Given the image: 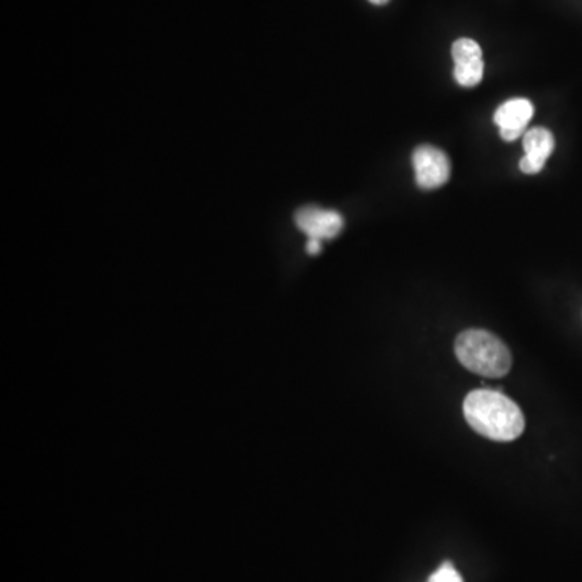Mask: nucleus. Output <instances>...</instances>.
I'll list each match as a JSON object with an SVG mask.
<instances>
[{
    "label": "nucleus",
    "instance_id": "1",
    "mask_svg": "<svg viewBox=\"0 0 582 582\" xmlns=\"http://www.w3.org/2000/svg\"><path fill=\"white\" fill-rule=\"evenodd\" d=\"M463 411L471 429L494 442L516 440L526 426L523 411L515 401L490 388L469 393Z\"/></svg>",
    "mask_w": 582,
    "mask_h": 582
},
{
    "label": "nucleus",
    "instance_id": "2",
    "mask_svg": "<svg viewBox=\"0 0 582 582\" xmlns=\"http://www.w3.org/2000/svg\"><path fill=\"white\" fill-rule=\"evenodd\" d=\"M455 353L458 361L468 371L490 379L507 376L513 364L508 346L487 330L471 329L461 332L456 337Z\"/></svg>",
    "mask_w": 582,
    "mask_h": 582
},
{
    "label": "nucleus",
    "instance_id": "3",
    "mask_svg": "<svg viewBox=\"0 0 582 582\" xmlns=\"http://www.w3.org/2000/svg\"><path fill=\"white\" fill-rule=\"evenodd\" d=\"M413 167L416 183L422 190H437L448 182L452 173L447 154L431 144L414 149Z\"/></svg>",
    "mask_w": 582,
    "mask_h": 582
},
{
    "label": "nucleus",
    "instance_id": "4",
    "mask_svg": "<svg viewBox=\"0 0 582 582\" xmlns=\"http://www.w3.org/2000/svg\"><path fill=\"white\" fill-rule=\"evenodd\" d=\"M296 227L308 238L332 240L343 230L345 220L337 211H329L317 206H304L295 214Z\"/></svg>",
    "mask_w": 582,
    "mask_h": 582
},
{
    "label": "nucleus",
    "instance_id": "5",
    "mask_svg": "<svg viewBox=\"0 0 582 582\" xmlns=\"http://www.w3.org/2000/svg\"><path fill=\"white\" fill-rule=\"evenodd\" d=\"M453 62H455L456 83L463 88H474L484 78V59L482 49L474 39L461 38L452 47Z\"/></svg>",
    "mask_w": 582,
    "mask_h": 582
},
{
    "label": "nucleus",
    "instance_id": "6",
    "mask_svg": "<svg viewBox=\"0 0 582 582\" xmlns=\"http://www.w3.org/2000/svg\"><path fill=\"white\" fill-rule=\"evenodd\" d=\"M532 115H534V106L528 99L516 97V99L503 102L494 115V122L497 123L503 141L511 143L518 138H523L524 133L528 131L526 128L531 122Z\"/></svg>",
    "mask_w": 582,
    "mask_h": 582
},
{
    "label": "nucleus",
    "instance_id": "7",
    "mask_svg": "<svg viewBox=\"0 0 582 582\" xmlns=\"http://www.w3.org/2000/svg\"><path fill=\"white\" fill-rule=\"evenodd\" d=\"M523 148L526 154L519 162L521 172L528 173V175L542 172L545 162L549 161V157L552 156L553 149H555V138H553L552 131L544 127L531 128L524 133Z\"/></svg>",
    "mask_w": 582,
    "mask_h": 582
},
{
    "label": "nucleus",
    "instance_id": "8",
    "mask_svg": "<svg viewBox=\"0 0 582 582\" xmlns=\"http://www.w3.org/2000/svg\"><path fill=\"white\" fill-rule=\"evenodd\" d=\"M427 582H463L461 574L456 571L455 566L450 561H445L439 570L432 573Z\"/></svg>",
    "mask_w": 582,
    "mask_h": 582
},
{
    "label": "nucleus",
    "instance_id": "9",
    "mask_svg": "<svg viewBox=\"0 0 582 582\" xmlns=\"http://www.w3.org/2000/svg\"><path fill=\"white\" fill-rule=\"evenodd\" d=\"M306 251H308V254H311V256H316V254L321 253L322 241L309 238L308 245H306Z\"/></svg>",
    "mask_w": 582,
    "mask_h": 582
},
{
    "label": "nucleus",
    "instance_id": "10",
    "mask_svg": "<svg viewBox=\"0 0 582 582\" xmlns=\"http://www.w3.org/2000/svg\"><path fill=\"white\" fill-rule=\"evenodd\" d=\"M369 2L374 5H385L387 4L388 0H369Z\"/></svg>",
    "mask_w": 582,
    "mask_h": 582
}]
</instances>
